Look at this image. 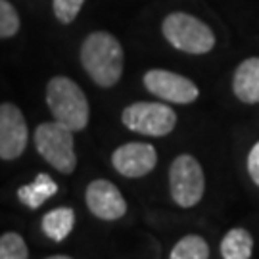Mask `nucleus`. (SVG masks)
<instances>
[{
	"mask_svg": "<svg viewBox=\"0 0 259 259\" xmlns=\"http://www.w3.org/2000/svg\"><path fill=\"white\" fill-rule=\"evenodd\" d=\"M56 190H58V185L54 181L47 173H40L31 185H25L19 188L18 198L23 205H27L31 209H37L38 205L45 204L50 196L56 194Z\"/></svg>",
	"mask_w": 259,
	"mask_h": 259,
	"instance_id": "12",
	"label": "nucleus"
},
{
	"mask_svg": "<svg viewBox=\"0 0 259 259\" xmlns=\"http://www.w3.org/2000/svg\"><path fill=\"white\" fill-rule=\"evenodd\" d=\"M127 129L146 137H165L177 125V113L161 102H135L121 113Z\"/></svg>",
	"mask_w": 259,
	"mask_h": 259,
	"instance_id": "6",
	"label": "nucleus"
},
{
	"mask_svg": "<svg viewBox=\"0 0 259 259\" xmlns=\"http://www.w3.org/2000/svg\"><path fill=\"white\" fill-rule=\"evenodd\" d=\"M35 146L38 154L47 159L56 171L71 175L77 165L73 131L60 121H50L38 125L35 131Z\"/></svg>",
	"mask_w": 259,
	"mask_h": 259,
	"instance_id": "4",
	"label": "nucleus"
},
{
	"mask_svg": "<svg viewBox=\"0 0 259 259\" xmlns=\"http://www.w3.org/2000/svg\"><path fill=\"white\" fill-rule=\"evenodd\" d=\"M84 0H54V16L62 23H71L83 6Z\"/></svg>",
	"mask_w": 259,
	"mask_h": 259,
	"instance_id": "18",
	"label": "nucleus"
},
{
	"mask_svg": "<svg viewBox=\"0 0 259 259\" xmlns=\"http://www.w3.org/2000/svg\"><path fill=\"white\" fill-rule=\"evenodd\" d=\"M19 31V16L8 0H0V38L14 37Z\"/></svg>",
	"mask_w": 259,
	"mask_h": 259,
	"instance_id": "17",
	"label": "nucleus"
},
{
	"mask_svg": "<svg viewBox=\"0 0 259 259\" xmlns=\"http://www.w3.org/2000/svg\"><path fill=\"white\" fill-rule=\"evenodd\" d=\"M81 62L94 83L108 89L121 79L123 48L113 35L98 31L84 38L81 47Z\"/></svg>",
	"mask_w": 259,
	"mask_h": 259,
	"instance_id": "1",
	"label": "nucleus"
},
{
	"mask_svg": "<svg viewBox=\"0 0 259 259\" xmlns=\"http://www.w3.org/2000/svg\"><path fill=\"white\" fill-rule=\"evenodd\" d=\"M47 104L56 121L77 133L89 123V102L81 87L67 77H54L47 87Z\"/></svg>",
	"mask_w": 259,
	"mask_h": 259,
	"instance_id": "2",
	"label": "nucleus"
},
{
	"mask_svg": "<svg viewBox=\"0 0 259 259\" xmlns=\"http://www.w3.org/2000/svg\"><path fill=\"white\" fill-rule=\"evenodd\" d=\"M75 225V213L71 207H58L42 217V231L54 242H62L69 236Z\"/></svg>",
	"mask_w": 259,
	"mask_h": 259,
	"instance_id": "13",
	"label": "nucleus"
},
{
	"mask_svg": "<svg viewBox=\"0 0 259 259\" xmlns=\"http://www.w3.org/2000/svg\"><path fill=\"white\" fill-rule=\"evenodd\" d=\"M27 146V123L18 106L0 104V159H18Z\"/></svg>",
	"mask_w": 259,
	"mask_h": 259,
	"instance_id": "8",
	"label": "nucleus"
},
{
	"mask_svg": "<svg viewBox=\"0 0 259 259\" xmlns=\"http://www.w3.org/2000/svg\"><path fill=\"white\" fill-rule=\"evenodd\" d=\"M171 259H207L209 257V246L207 242L198 234H186L173 246L169 253Z\"/></svg>",
	"mask_w": 259,
	"mask_h": 259,
	"instance_id": "15",
	"label": "nucleus"
},
{
	"mask_svg": "<svg viewBox=\"0 0 259 259\" xmlns=\"http://www.w3.org/2000/svg\"><path fill=\"white\" fill-rule=\"evenodd\" d=\"M87 205L94 217L104 221H117L127 213V202L119 188L104 179H96L87 186Z\"/></svg>",
	"mask_w": 259,
	"mask_h": 259,
	"instance_id": "9",
	"label": "nucleus"
},
{
	"mask_svg": "<svg viewBox=\"0 0 259 259\" xmlns=\"http://www.w3.org/2000/svg\"><path fill=\"white\" fill-rule=\"evenodd\" d=\"M29 250L18 232H6L0 236V259H25Z\"/></svg>",
	"mask_w": 259,
	"mask_h": 259,
	"instance_id": "16",
	"label": "nucleus"
},
{
	"mask_svg": "<svg viewBox=\"0 0 259 259\" xmlns=\"http://www.w3.org/2000/svg\"><path fill=\"white\" fill-rule=\"evenodd\" d=\"M163 37L173 48L186 54H207L215 47V35L202 19L186 12H173L163 19Z\"/></svg>",
	"mask_w": 259,
	"mask_h": 259,
	"instance_id": "3",
	"label": "nucleus"
},
{
	"mask_svg": "<svg viewBox=\"0 0 259 259\" xmlns=\"http://www.w3.org/2000/svg\"><path fill=\"white\" fill-rule=\"evenodd\" d=\"M234 96L244 104H259V58L244 60L232 77Z\"/></svg>",
	"mask_w": 259,
	"mask_h": 259,
	"instance_id": "11",
	"label": "nucleus"
},
{
	"mask_svg": "<svg viewBox=\"0 0 259 259\" xmlns=\"http://www.w3.org/2000/svg\"><path fill=\"white\" fill-rule=\"evenodd\" d=\"M111 163L115 171L129 179L148 175L157 163V152L146 142H127L113 152Z\"/></svg>",
	"mask_w": 259,
	"mask_h": 259,
	"instance_id": "10",
	"label": "nucleus"
},
{
	"mask_svg": "<svg viewBox=\"0 0 259 259\" xmlns=\"http://www.w3.org/2000/svg\"><path fill=\"white\" fill-rule=\"evenodd\" d=\"M248 173H250L251 181L259 186V140L248 154Z\"/></svg>",
	"mask_w": 259,
	"mask_h": 259,
	"instance_id": "19",
	"label": "nucleus"
},
{
	"mask_svg": "<svg viewBox=\"0 0 259 259\" xmlns=\"http://www.w3.org/2000/svg\"><path fill=\"white\" fill-rule=\"evenodd\" d=\"M144 87L154 96L173 104H192L200 96L198 87L188 77L167 69H150L144 75Z\"/></svg>",
	"mask_w": 259,
	"mask_h": 259,
	"instance_id": "7",
	"label": "nucleus"
},
{
	"mask_svg": "<svg viewBox=\"0 0 259 259\" xmlns=\"http://www.w3.org/2000/svg\"><path fill=\"white\" fill-rule=\"evenodd\" d=\"M253 251V236L246 229H231L221 240V255L225 259H250Z\"/></svg>",
	"mask_w": 259,
	"mask_h": 259,
	"instance_id": "14",
	"label": "nucleus"
},
{
	"mask_svg": "<svg viewBox=\"0 0 259 259\" xmlns=\"http://www.w3.org/2000/svg\"><path fill=\"white\" fill-rule=\"evenodd\" d=\"M171 198L181 207H194L205 190V177L200 161L190 154H181L169 167Z\"/></svg>",
	"mask_w": 259,
	"mask_h": 259,
	"instance_id": "5",
	"label": "nucleus"
}]
</instances>
